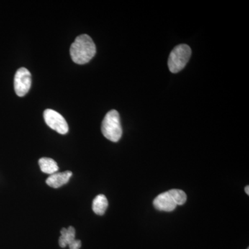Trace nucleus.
Returning a JSON list of instances; mask_svg holds the SVG:
<instances>
[{
    "instance_id": "obj_1",
    "label": "nucleus",
    "mask_w": 249,
    "mask_h": 249,
    "mask_svg": "<svg viewBox=\"0 0 249 249\" xmlns=\"http://www.w3.org/2000/svg\"><path fill=\"white\" fill-rule=\"evenodd\" d=\"M96 53V45L91 37L87 34L78 36L70 47L72 60L78 65L88 63Z\"/></svg>"
},
{
    "instance_id": "obj_2",
    "label": "nucleus",
    "mask_w": 249,
    "mask_h": 249,
    "mask_svg": "<svg viewBox=\"0 0 249 249\" xmlns=\"http://www.w3.org/2000/svg\"><path fill=\"white\" fill-rule=\"evenodd\" d=\"M187 196L183 191L178 189L170 190L161 193L153 201L155 209L165 212H171L177 206L186 202Z\"/></svg>"
},
{
    "instance_id": "obj_3",
    "label": "nucleus",
    "mask_w": 249,
    "mask_h": 249,
    "mask_svg": "<svg viewBox=\"0 0 249 249\" xmlns=\"http://www.w3.org/2000/svg\"><path fill=\"white\" fill-rule=\"evenodd\" d=\"M101 131L104 137L112 142H118L122 137L120 116L115 109L109 111L103 119Z\"/></svg>"
},
{
    "instance_id": "obj_4",
    "label": "nucleus",
    "mask_w": 249,
    "mask_h": 249,
    "mask_svg": "<svg viewBox=\"0 0 249 249\" xmlns=\"http://www.w3.org/2000/svg\"><path fill=\"white\" fill-rule=\"evenodd\" d=\"M191 49L187 45L177 46L172 51L168 58V68L172 73H176L183 70L189 61Z\"/></svg>"
},
{
    "instance_id": "obj_5",
    "label": "nucleus",
    "mask_w": 249,
    "mask_h": 249,
    "mask_svg": "<svg viewBox=\"0 0 249 249\" xmlns=\"http://www.w3.org/2000/svg\"><path fill=\"white\" fill-rule=\"evenodd\" d=\"M44 119L50 128L60 134H66L69 132V126L65 118L53 109H47L44 111Z\"/></svg>"
},
{
    "instance_id": "obj_6",
    "label": "nucleus",
    "mask_w": 249,
    "mask_h": 249,
    "mask_svg": "<svg viewBox=\"0 0 249 249\" xmlns=\"http://www.w3.org/2000/svg\"><path fill=\"white\" fill-rule=\"evenodd\" d=\"M31 86V75L27 69L19 68L16 72L14 78V89L19 97L25 96Z\"/></svg>"
},
{
    "instance_id": "obj_7",
    "label": "nucleus",
    "mask_w": 249,
    "mask_h": 249,
    "mask_svg": "<svg viewBox=\"0 0 249 249\" xmlns=\"http://www.w3.org/2000/svg\"><path fill=\"white\" fill-rule=\"evenodd\" d=\"M71 171H65L63 173H56L50 175L46 180V183L48 186L54 188H60L69 182L71 178Z\"/></svg>"
},
{
    "instance_id": "obj_8",
    "label": "nucleus",
    "mask_w": 249,
    "mask_h": 249,
    "mask_svg": "<svg viewBox=\"0 0 249 249\" xmlns=\"http://www.w3.org/2000/svg\"><path fill=\"white\" fill-rule=\"evenodd\" d=\"M60 233H61V236L59 238V245L61 248H65L67 246L70 245L76 240L75 239L76 231L73 227H70L68 229L63 228L60 231Z\"/></svg>"
},
{
    "instance_id": "obj_9",
    "label": "nucleus",
    "mask_w": 249,
    "mask_h": 249,
    "mask_svg": "<svg viewBox=\"0 0 249 249\" xmlns=\"http://www.w3.org/2000/svg\"><path fill=\"white\" fill-rule=\"evenodd\" d=\"M38 163L42 173L52 175L58 171V165L52 159L43 157L39 160Z\"/></svg>"
},
{
    "instance_id": "obj_10",
    "label": "nucleus",
    "mask_w": 249,
    "mask_h": 249,
    "mask_svg": "<svg viewBox=\"0 0 249 249\" xmlns=\"http://www.w3.org/2000/svg\"><path fill=\"white\" fill-rule=\"evenodd\" d=\"M108 207L107 197L104 195H99L93 199L92 209L93 212L98 215H103Z\"/></svg>"
},
{
    "instance_id": "obj_11",
    "label": "nucleus",
    "mask_w": 249,
    "mask_h": 249,
    "mask_svg": "<svg viewBox=\"0 0 249 249\" xmlns=\"http://www.w3.org/2000/svg\"><path fill=\"white\" fill-rule=\"evenodd\" d=\"M81 245V241L75 240L69 245V247H70V249H80Z\"/></svg>"
},
{
    "instance_id": "obj_12",
    "label": "nucleus",
    "mask_w": 249,
    "mask_h": 249,
    "mask_svg": "<svg viewBox=\"0 0 249 249\" xmlns=\"http://www.w3.org/2000/svg\"><path fill=\"white\" fill-rule=\"evenodd\" d=\"M245 193H247V195H249V186H247L245 187Z\"/></svg>"
},
{
    "instance_id": "obj_13",
    "label": "nucleus",
    "mask_w": 249,
    "mask_h": 249,
    "mask_svg": "<svg viewBox=\"0 0 249 249\" xmlns=\"http://www.w3.org/2000/svg\"><path fill=\"white\" fill-rule=\"evenodd\" d=\"M249 249L248 248V249Z\"/></svg>"
}]
</instances>
